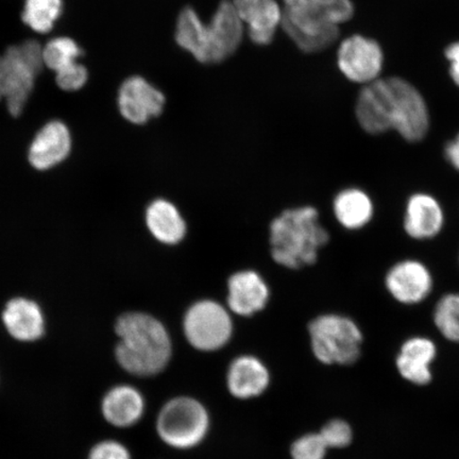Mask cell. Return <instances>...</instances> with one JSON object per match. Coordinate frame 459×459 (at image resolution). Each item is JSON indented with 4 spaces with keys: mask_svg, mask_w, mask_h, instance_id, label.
<instances>
[{
    "mask_svg": "<svg viewBox=\"0 0 459 459\" xmlns=\"http://www.w3.org/2000/svg\"><path fill=\"white\" fill-rule=\"evenodd\" d=\"M358 117L372 135L394 130L409 143L426 139L429 112L420 91L401 77L380 78L360 90Z\"/></svg>",
    "mask_w": 459,
    "mask_h": 459,
    "instance_id": "6da1fadb",
    "label": "cell"
},
{
    "mask_svg": "<svg viewBox=\"0 0 459 459\" xmlns=\"http://www.w3.org/2000/svg\"><path fill=\"white\" fill-rule=\"evenodd\" d=\"M115 333L118 337L115 359L130 375L154 377L169 364L172 348L169 332L152 316L136 312L119 316Z\"/></svg>",
    "mask_w": 459,
    "mask_h": 459,
    "instance_id": "7a4b0ae2",
    "label": "cell"
},
{
    "mask_svg": "<svg viewBox=\"0 0 459 459\" xmlns=\"http://www.w3.org/2000/svg\"><path fill=\"white\" fill-rule=\"evenodd\" d=\"M176 42L204 65L225 61L239 48L244 37V22L232 0H222L210 24H204L196 11L183 9L178 16Z\"/></svg>",
    "mask_w": 459,
    "mask_h": 459,
    "instance_id": "3957f363",
    "label": "cell"
},
{
    "mask_svg": "<svg viewBox=\"0 0 459 459\" xmlns=\"http://www.w3.org/2000/svg\"><path fill=\"white\" fill-rule=\"evenodd\" d=\"M353 15L351 0H306L285 7L281 25L298 48L315 54L334 44L340 38V26Z\"/></svg>",
    "mask_w": 459,
    "mask_h": 459,
    "instance_id": "277c9868",
    "label": "cell"
},
{
    "mask_svg": "<svg viewBox=\"0 0 459 459\" xmlns=\"http://www.w3.org/2000/svg\"><path fill=\"white\" fill-rule=\"evenodd\" d=\"M271 233L273 260L291 269L313 265L330 240L312 206L285 211L272 223Z\"/></svg>",
    "mask_w": 459,
    "mask_h": 459,
    "instance_id": "5b68a950",
    "label": "cell"
},
{
    "mask_svg": "<svg viewBox=\"0 0 459 459\" xmlns=\"http://www.w3.org/2000/svg\"><path fill=\"white\" fill-rule=\"evenodd\" d=\"M43 67V46L33 39L11 46L0 56V101H5L11 117L25 111Z\"/></svg>",
    "mask_w": 459,
    "mask_h": 459,
    "instance_id": "8992f818",
    "label": "cell"
},
{
    "mask_svg": "<svg viewBox=\"0 0 459 459\" xmlns=\"http://www.w3.org/2000/svg\"><path fill=\"white\" fill-rule=\"evenodd\" d=\"M312 351L325 365H352L360 357L363 333L347 316L328 314L308 325Z\"/></svg>",
    "mask_w": 459,
    "mask_h": 459,
    "instance_id": "52a82bcc",
    "label": "cell"
},
{
    "mask_svg": "<svg viewBox=\"0 0 459 459\" xmlns=\"http://www.w3.org/2000/svg\"><path fill=\"white\" fill-rule=\"evenodd\" d=\"M156 428L164 444L177 450H189L203 443L208 435L210 415L198 400L177 397L160 409Z\"/></svg>",
    "mask_w": 459,
    "mask_h": 459,
    "instance_id": "ba28073f",
    "label": "cell"
},
{
    "mask_svg": "<svg viewBox=\"0 0 459 459\" xmlns=\"http://www.w3.org/2000/svg\"><path fill=\"white\" fill-rule=\"evenodd\" d=\"M183 328L188 342L204 352L225 347L232 335L231 318L213 301H201L189 308Z\"/></svg>",
    "mask_w": 459,
    "mask_h": 459,
    "instance_id": "9c48e42d",
    "label": "cell"
},
{
    "mask_svg": "<svg viewBox=\"0 0 459 459\" xmlns=\"http://www.w3.org/2000/svg\"><path fill=\"white\" fill-rule=\"evenodd\" d=\"M337 65L350 82L369 84L381 78L384 66L383 49L376 39L354 34L343 39L338 48Z\"/></svg>",
    "mask_w": 459,
    "mask_h": 459,
    "instance_id": "30bf717a",
    "label": "cell"
},
{
    "mask_svg": "<svg viewBox=\"0 0 459 459\" xmlns=\"http://www.w3.org/2000/svg\"><path fill=\"white\" fill-rule=\"evenodd\" d=\"M390 297L404 306H416L426 301L432 294V272L416 258H405L390 267L384 279Z\"/></svg>",
    "mask_w": 459,
    "mask_h": 459,
    "instance_id": "8fae6325",
    "label": "cell"
},
{
    "mask_svg": "<svg viewBox=\"0 0 459 459\" xmlns=\"http://www.w3.org/2000/svg\"><path fill=\"white\" fill-rule=\"evenodd\" d=\"M166 99L145 78L132 76L120 85L117 105L122 117L134 125H143L163 112Z\"/></svg>",
    "mask_w": 459,
    "mask_h": 459,
    "instance_id": "7c38bea8",
    "label": "cell"
},
{
    "mask_svg": "<svg viewBox=\"0 0 459 459\" xmlns=\"http://www.w3.org/2000/svg\"><path fill=\"white\" fill-rule=\"evenodd\" d=\"M73 137L60 119L49 120L34 135L28 148V162L39 171L50 170L70 157Z\"/></svg>",
    "mask_w": 459,
    "mask_h": 459,
    "instance_id": "4fadbf2b",
    "label": "cell"
},
{
    "mask_svg": "<svg viewBox=\"0 0 459 459\" xmlns=\"http://www.w3.org/2000/svg\"><path fill=\"white\" fill-rule=\"evenodd\" d=\"M445 223L443 205L433 195L418 192L407 199L403 218L407 237L415 240L433 239L443 231Z\"/></svg>",
    "mask_w": 459,
    "mask_h": 459,
    "instance_id": "5bb4252c",
    "label": "cell"
},
{
    "mask_svg": "<svg viewBox=\"0 0 459 459\" xmlns=\"http://www.w3.org/2000/svg\"><path fill=\"white\" fill-rule=\"evenodd\" d=\"M2 320L8 334L17 342H38L46 332L43 309L29 298L15 297L9 300L4 306Z\"/></svg>",
    "mask_w": 459,
    "mask_h": 459,
    "instance_id": "9a60e30c",
    "label": "cell"
},
{
    "mask_svg": "<svg viewBox=\"0 0 459 459\" xmlns=\"http://www.w3.org/2000/svg\"><path fill=\"white\" fill-rule=\"evenodd\" d=\"M235 10L244 24L248 25V34L256 45L273 42L275 31L282 24L283 10L275 0H232Z\"/></svg>",
    "mask_w": 459,
    "mask_h": 459,
    "instance_id": "2e32d148",
    "label": "cell"
},
{
    "mask_svg": "<svg viewBox=\"0 0 459 459\" xmlns=\"http://www.w3.org/2000/svg\"><path fill=\"white\" fill-rule=\"evenodd\" d=\"M146 402L139 389L127 384L108 389L101 400V414L111 426L128 429L145 414Z\"/></svg>",
    "mask_w": 459,
    "mask_h": 459,
    "instance_id": "e0dca14e",
    "label": "cell"
},
{
    "mask_svg": "<svg viewBox=\"0 0 459 459\" xmlns=\"http://www.w3.org/2000/svg\"><path fill=\"white\" fill-rule=\"evenodd\" d=\"M271 384V373L261 359L251 355L235 359L229 366L227 386L229 393L239 400L260 397Z\"/></svg>",
    "mask_w": 459,
    "mask_h": 459,
    "instance_id": "ac0fdd59",
    "label": "cell"
},
{
    "mask_svg": "<svg viewBox=\"0 0 459 459\" xmlns=\"http://www.w3.org/2000/svg\"><path fill=\"white\" fill-rule=\"evenodd\" d=\"M437 353L435 343L429 338H409L400 349L397 367L405 380L416 385H427L432 380L429 366Z\"/></svg>",
    "mask_w": 459,
    "mask_h": 459,
    "instance_id": "d6986e66",
    "label": "cell"
},
{
    "mask_svg": "<svg viewBox=\"0 0 459 459\" xmlns=\"http://www.w3.org/2000/svg\"><path fill=\"white\" fill-rule=\"evenodd\" d=\"M268 296L266 284L254 272L238 273L229 280L228 303L235 314L251 316L262 311Z\"/></svg>",
    "mask_w": 459,
    "mask_h": 459,
    "instance_id": "ffe728a7",
    "label": "cell"
},
{
    "mask_svg": "<svg viewBox=\"0 0 459 459\" xmlns=\"http://www.w3.org/2000/svg\"><path fill=\"white\" fill-rule=\"evenodd\" d=\"M333 210L337 221L352 231L368 226L376 211L370 195L359 187H349L338 194Z\"/></svg>",
    "mask_w": 459,
    "mask_h": 459,
    "instance_id": "44dd1931",
    "label": "cell"
},
{
    "mask_svg": "<svg viewBox=\"0 0 459 459\" xmlns=\"http://www.w3.org/2000/svg\"><path fill=\"white\" fill-rule=\"evenodd\" d=\"M146 223L153 237L164 244L181 242L186 232V222L179 211L165 200H157L149 205Z\"/></svg>",
    "mask_w": 459,
    "mask_h": 459,
    "instance_id": "7402d4cb",
    "label": "cell"
},
{
    "mask_svg": "<svg viewBox=\"0 0 459 459\" xmlns=\"http://www.w3.org/2000/svg\"><path fill=\"white\" fill-rule=\"evenodd\" d=\"M63 9V0H26L22 20L32 31L48 33L60 20Z\"/></svg>",
    "mask_w": 459,
    "mask_h": 459,
    "instance_id": "603a6c76",
    "label": "cell"
},
{
    "mask_svg": "<svg viewBox=\"0 0 459 459\" xmlns=\"http://www.w3.org/2000/svg\"><path fill=\"white\" fill-rule=\"evenodd\" d=\"M433 319L446 340L459 342V292H449L436 303Z\"/></svg>",
    "mask_w": 459,
    "mask_h": 459,
    "instance_id": "cb8c5ba5",
    "label": "cell"
},
{
    "mask_svg": "<svg viewBox=\"0 0 459 459\" xmlns=\"http://www.w3.org/2000/svg\"><path fill=\"white\" fill-rule=\"evenodd\" d=\"M83 50L74 39L68 37H57L43 48L44 66L55 73L78 62Z\"/></svg>",
    "mask_w": 459,
    "mask_h": 459,
    "instance_id": "d4e9b609",
    "label": "cell"
},
{
    "mask_svg": "<svg viewBox=\"0 0 459 459\" xmlns=\"http://www.w3.org/2000/svg\"><path fill=\"white\" fill-rule=\"evenodd\" d=\"M328 449L319 433H311L294 441L290 455L292 459H325Z\"/></svg>",
    "mask_w": 459,
    "mask_h": 459,
    "instance_id": "484cf974",
    "label": "cell"
},
{
    "mask_svg": "<svg viewBox=\"0 0 459 459\" xmlns=\"http://www.w3.org/2000/svg\"><path fill=\"white\" fill-rule=\"evenodd\" d=\"M325 443L333 449H342L351 444L353 433L351 427L341 419L325 423L319 432Z\"/></svg>",
    "mask_w": 459,
    "mask_h": 459,
    "instance_id": "4316f807",
    "label": "cell"
},
{
    "mask_svg": "<svg viewBox=\"0 0 459 459\" xmlns=\"http://www.w3.org/2000/svg\"><path fill=\"white\" fill-rule=\"evenodd\" d=\"M88 68L79 62L73 63V65L56 73V85L59 86L62 91H65L82 90L84 88L85 84L88 83Z\"/></svg>",
    "mask_w": 459,
    "mask_h": 459,
    "instance_id": "83f0119b",
    "label": "cell"
},
{
    "mask_svg": "<svg viewBox=\"0 0 459 459\" xmlns=\"http://www.w3.org/2000/svg\"><path fill=\"white\" fill-rule=\"evenodd\" d=\"M88 459H132L127 446L120 441L107 439L91 447Z\"/></svg>",
    "mask_w": 459,
    "mask_h": 459,
    "instance_id": "f1b7e54d",
    "label": "cell"
},
{
    "mask_svg": "<svg viewBox=\"0 0 459 459\" xmlns=\"http://www.w3.org/2000/svg\"><path fill=\"white\" fill-rule=\"evenodd\" d=\"M445 56L450 63V76L453 82L459 88V42L447 46Z\"/></svg>",
    "mask_w": 459,
    "mask_h": 459,
    "instance_id": "f546056e",
    "label": "cell"
},
{
    "mask_svg": "<svg viewBox=\"0 0 459 459\" xmlns=\"http://www.w3.org/2000/svg\"><path fill=\"white\" fill-rule=\"evenodd\" d=\"M445 158L453 169L459 171V134L450 142L446 143Z\"/></svg>",
    "mask_w": 459,
    "mask_h": 459,
    "instance_id": "4dcf8cb0",
    "label": "cell"
},
{
    "mask_svg": "<svg viewBox=\"0 0 459 459\" xmlns=\"http://www.w3.org/2000/svg\"><path fill=\"white\" fill-rule=\"evenodd\" d=\"M302 2H306V0H284L285 7H291V5H295Z\"/></svg>",
    "mask_w": 459,
    "mask_h": 459,
    "instance_id": "1f68e13d",
    "label": "cell"
},
{
    "mask_svg": "<svg viewBox=\"0 0 459 459\" xmlns=\"http://www.w3.org/2000/svg\"><path fill=\"white\" fill-rule=\"evenodd\" d=\"M458 261H459V256H458Z\"/></svg>",
    "mask_w": 459,
    "mask_h": 459,
    "instance_id": "d6a6232c",
    "label": "cell"
}]
</instances>
